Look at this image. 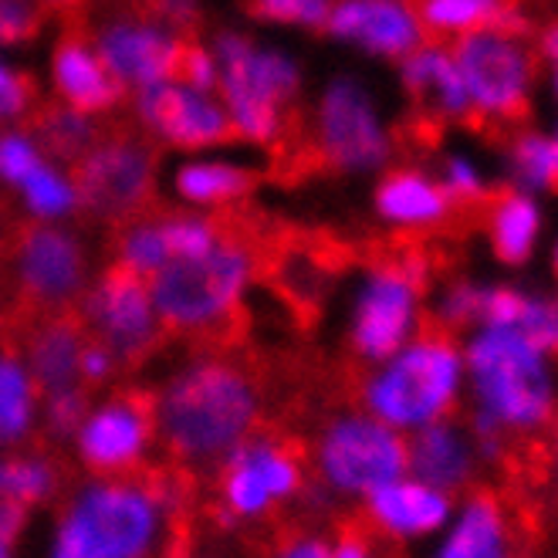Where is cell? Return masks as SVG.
I'll list each match as a JSON object with an SVG mask.
<instances>
[{
	"instance_id": "obj_21",
	"label": "cell",
	"mask_w": 558,
	"mask_h": 558,
	"mask_svg": "<svg viewBox=\"0 0 558 558\" xmlns=\"http://www.w3.org/2000/svg\"><path fill=\"white\" fill-rule=\"evenodd\" d=\"M366 514L376 524V532H386L392 538H426L450 524L453 495L403 474L369 490Z\"/></svg>"
},
{
	"instance_id": "obj_9",
	"label": "cell",
	"mask_w": 558,
	"mask_h": 558,
	"mask_svg": "<svg viewBox=\"0 0 558 558\" xmlns=\"http://www.w3.org/2000/svg\"><path fill=\"white\" fill-rule=\"evenodd\" d=\"M217 88L227 102V116L234 119L241 140L268 146L281 125V116L299 98V69L275 54L260 51L241 35H220L214 48Z\"/></svg>"
},
{
	"instance_id": "obj_32",
	"label": "cell",
	"mask_w": 558,
	"mask_h": 558,
	"mask_svg": "<svg viewBox=\"0 0 558 558\" xmlns=\"http://www.w3.org/2000/svg\"><path fill=\"white\" fill-rule=\"evenodd\" d=\"M336 0H244V11L254 21H275V24H302L322 31Z\"/></svg>"
},
{
	"instance_id": "obj_27",
	"label": "cell",
	"mask_w": 558,
	"mask_h": 558,
	"mask_svg": "<svg viewBox=\"0 0 558 558\" xmlns=\"http://www.w3.org/2000/svg\"><path fill=\"white\" fill-rule=\"evenodd\" d=\"M35 397V379L21 363L17 345L8 336H0V447H11L27 437Z\"/></svg>"
},
{
	"instance_id": "obj_40",
	"label": "cell",
	"mask_w": 558,
	"mask_h": 558,
	"mask_svg": "<svg viewBox=\"0 0 558 558\" xmlns=\"http://www.w3.org/2000/svg\"><path fill=\"white\" fill-rule=\"evenodd\" d=\"M24 508L21 501H11V498H0V542L11 545L21 529H24Z\"/></svg>"
},
{
	"instance_id": "obj_24",
	"label": "cell",
	"mask_w": 558,
	"mask_h": 558,
	"mask_svg": "<svg viewBox=\"0 0 558 558\" xmlns=\"http://www.w3.org/2000/svg\"><path fill=\"white\" fill-rule=\"evenodd\" d=\"M498 180L501 186H514L535 196L558 193V159L548 125L518 122L501 133L498 146Z\"/></svg>"
},
{
	"instance_id": "obj_6",
	"label": "cell",
	"mask_w": 558,
	"mask_h": 558,
	"mask_svg": "<svg viewBox=\"0 0 558 558\" xmlns=\"http://www.w3.org/2000/svg\"><path fill=\"white\" fill-rule=\"evenodd\" d=\"M457 69L464 75L474 129H505L529 122L542 92V61L535 31L484 27L450 41Z\"/></svg>"
},
{
	"instance_id": "obj_13",
	"label": "cell",
	"mask_w": 558,
	"mask_h": 558,
	"mask_svg": "<svg viewBox=\"0 0 558 558\" xmlns=\"http://www.w3.org/2000/svg\"><path fill=\"white\" fill-rule=\"evenodd\" d=\"M156 437V392L119 386L112 400L82 423L78 450L95 474H125L140 464L146 444Z\"/></svg>"
},
{
	"instance_id": "obj_7",
	"label": "cell",
	"mask_w": 558,
	"mask_h": 558,
	"mask_svg": "<svg viewBox=\"0 0 558 558\" xmlns=\"http://www.w3.org/2000/svg\"><path fill=\"white\" fill-rule=\"evenodd\" d=\"M308 146L318 177L379 173L397 162L403 129L379 112L376 95L363 82L339 75L308 116Z\"/></svg>"
},
{
	"instance_id": "obj_16",
	"label": "cell",
	"mask_w": 558,
	"mask_h": 558,
	"mask_svg": "<svg viewBox=\"0 0 558 558\" xmlns=\"http://www.w3.org/2000/svg\"><path fill=\"white\" fill-rule=\"evenodd\" d=\"M400 88L413 112L434 129H474V109L447 41L426 38L416 51L397 61Z\"/></svg>"
},
{
	"instance_id": "obj_2",
	"label": "cell",
	"mask_w": 558,
	"mask_h": 558,
	"mask_svg": "<svg viewBox=\"0 0 558 558\" xmlns=\"http://www.w3.org/2000/svg\"><path fill=\"white\" fill-rule=\"evenodd\" d=\"M471 413L511 440L545 434L558 416V359L518 325H481L461 336Z\"/></svg>"
},
{
	"instance_id": "obj_33",
	"label": "cell",
	"mask_w": 558,
	"mask_h": 558,
	"mask_svg": "<svg viewBox=\"0 0 558 558\" xmlns=\"http://www.w3.org/2000/svg\"><path fill=\"white\" fill-rule=\"evenodd\" d=\"M54 17L48 0H0V45H24Z\"/></svg>"
},
{
	"instance_id": "obj_12",
	"label": "cell",
	"mask_w": 558,
	"mask_h": 558,
	"mask_svg": "<svg viewBox=\"0 0 558 558\" xmlns=\"http://www.w3.org/2000/svg\"><path fill=\"white\" fill-rule=\"evenodd\" d=\"M373 214L389 238L426 241L461 217L440 177L426 162H389L373 190Z\"/></svg>"
},
{
	"instance_id": "obj_20",
	"label": "cell",
	"mask_w": 558,
	"mask_h": 558,
	"mask_svg": "<svg viewBox=\"0 0 558 558\" xmlns=\"http://www.w3.org/2000/svg\"><path fill=\"white\" fill-rule=\"evenodd\" d=\"M481 468L484 464L464 420L447 416L407 434V474L423 484L457 495L477 477Z\"/></svg>"
},
{
	"instance_id": "obj_22",
	"label": "cell",
	"mask_w": 558,
	"mask_h": 558,
	"mask_svg": "<svg viewBox=\"0 0 558 558\" xmlns=\"http://www.w3.org/2000/svg\"><path fill=\"white\" fill-rule=\"evenodd\" d=\"M434 558H518V532L508 508L490 490H477L450 518Z\"/></svg>"
},
{
	"instance_id": "obj_23",
	"label": "cell",
	"mask_w": 558,
	"mask_h": 558,
	"mask_svg": "<svg viewBox=\"0 0 558 558\" xmlns=\"http://www.w3.org/2000/svg\"><path fill=\"white\" fill-rule=\"evenodd\" d=\"M17 122H21V136L35 143V149L41 156L61 162V167L69 170L78 156H85L98 140H102L109 112L88 116V112L72 109L64 98H51V102L38 98Z\"/></svg>"
},
{
	"instance_id": "obj_17",
	"label": "cell",
	"mask_w": 558,
	"mask_h": 558,
	"mask_svg": "<svg viewBox=\"0 0 558 558\" xmlns=\"http://www.w3.org/2000/svg\"><path fill=\"white\" fill-rule=\"evenodd\" d=\"M322 31L389 64L403 61L426 41L413 0H336Z\"/></svg>"
},
{
	"instance_id": "obj_30",
	"label": "cell",
	"mask_w": 558,
	"mask_h": 558,
	"mask_svg": "<svg viewBox=\"0 0 558 558\" xmlns=\"http://www.w3.org/2000/svg\"><path fill=\"white\" fill-rule=\"evenodd\" d=\"M170 82L193 88V92H204V95L217 85V61L204 48L201 35H177Z\"/></svg>"
},
{
	"instance_id": "obj_5",
	"label": "cell",
	"mask_w": 558,
	"mask_h": 558,
	"mask_svg": "<svg viewBox=\"0 0 558 558\" xmlns=\"http://www.w3.org/2000/svg\"><path fill=\"white\" fill-rule=\"evenodd\" d=\"M159 143L149 129L125 116L109 112L106 133L64 173L75 193V210L85 223H122L156 201Z\"/></svg>"
},
{
	"instance_id": "obj_14",
	"label": "cell",
	"mask_w": 558,
	"mask_h": 558,
	"mask_svg": "<svg viewBox=\"0 0 558 558\" xmlns=\"http://www.w3.org/2000/svg\"><path fill=\"white\" fill-rule=\"evenodd\" d=\"M136 119L149 129L159 146L201 149L241 140L234 119L220 106H214L204 92L173 82L143 85L136 92Z\"/></svg>"
},
{
	"instance_id": "obj_26",
	"label": "cell",
	"mask_w": 558,
	"mask_h": 558,
	"mask_svg": "<svg viewBox=\"0 0 558 558\" xmlns=\"http://www.w3.org/2000/svg\"><path fill=\"white\" fill-rule=\"evenodd\" d=\"M434 173L440 177L444 190L450 193V201L457 210H477L490 201V193L501 186L495 159H487L474 146H447L440 149Z\"/></svg>"
},
{
	"instance_id": "obj_10",
	"label": "cell",
	"mask_w": 558,
	"mask_h": 558,
	"mask_svg": "<svg viewBox=\"0 0 558 558\" xmlns=\"http://www.w3.org/2000/svg\"><path fill=\"white\" fill-rule=\"evenodd\" d=\"M88 332L102 342L119 363V373L140 369L170 342L153 305L149 278L119 257H106L102 271L78 299Z\"/></svg>"
},
{
	"instance_id": "obj_39",
	"label": "cell",
	"mask_w": 558,
	"mask_h": 558,
	"mask_svg": "<svg viewBox=\"0 0 558 558\" xmlns=\"http://www.w3.org/2000/svg\"><path fill=\"white\" fill-rule=\"evenodd\" d=\"M332 558H373V538L363 529H345L339 542L328 548Z\"/></svg>"
},
{
	"instance_id": "obj_34",
	"label": "cell",
	"mask_w": 558,
	"mask_h": 558,
	"mask_svg": "<svg viewBox=\"0 0 558 558\" xmlns=\"http://www.w3.org/2000/svg\"><path fill=\"white\" fill-rule=\"evenodd\" d=\"M92 386L78 383L61 392H51L48 407H45V426L51 437H72L75 430H82V423L88 420V407H92Z\"/></svg>"
},
{
	"instance_id": "obj_19",
	"label": "cell",
	"mask_w": 558,
	"mask_h": 558,
	"mask_svg": "<svg viewBox=\"0 0 558 558\" xmlns=\"http://www.w3.org/2000/svg\"><path fill=\"white\" fill-rule=\"evenodd\" d=\"M481 227L487 254L505 271H524L535 265L548 238V207L545 196L524 193L514 186H498L481 207Z\"/></svg>"
},
{
	"instance_id": "obj_47",
	"label": "cell",
	"mask_w": 558,
	"mask_h": 558,
	"mask_svg": "<svg viewBox=\"0 0 558 558\" xmlns=\"http://www.w3.org/2000/svg\"><path fill=\"white\" fill-rule=\"evenodd\" d=\"M0 312H4V305H0Z\"/></svg>"
},
{
	"instance_id": "obj_36",
	"label": "cell",
	"mask_w": 558,
	"mask_h": 558,
	"mask_svg": "<svg viewBox=\"0 0 558 558\" xmlns=\"http://www.w3.org/2000/svg\"><path fill=\"white\" fill-rule=\"evenodd\" d=\"M41 162V153L35 149V143H31L27 136L21 133H11V136H0V177H4L8 183H17L35 170Z\"/></svg>"
},
{
	"instance_id": "obj_25",
	"label": "cell",
	"mask_w": 558,
	"mask_h": 558,
	"mask_svg": "<svg viewBox=\"0 0 558 558\" xmlns=\"http://www.w3.org/2000/svg\"><path fill=\"white\" fill-rule=\"evenodd\" d=\"M426 38L457 41L484 27L535 31V21L524 14L518 0H413Z\"/></svg>"
},
{
	"instance_id": "obj_38",
	"label": "cell",
	"mask_w": 558,
	"mask_h": 558,
	"mask_svg": "<svg viewBox=\"0 0 558 558\" xmlns=\"http://www.w3.org/2000/svg\"><path fill=\"white\" fill-rule=\"evenodd\" d=\"M535 51L542 61V92L548 102L558 109V21H548L545 27H535Z\"/></svg>"
},
{
	"instance_id": "obj_11",
	"label": "cell",
	"mask_w": 558,
	"mask_h": 558,
	"mask_svg": "<svg viewBox=\"0 0 558 558\" xmlns=\"http://www.w3.org/2000/svg\"><path fill=\"white\" fill-rule=\"evenodd\" d=\"M315 457L328 487L366 498L369 490L407 474V434L366 410L342 413L325 426Z\"/></svg>"
},
{
	"instance_id": "obj_18",
	"label": "cell",
	"mask_w": 558,
	"mask_h": 558,
	"mask_svg": "<svg viewBox=\"0 0 558 558\" xmlns=\"http://www.w3.org/2000/svg\"><path fill=\"white\" fill-rule=\"evenodd\" d=\"M92 35L98 54H102V61L122 85L143 88L153 82H170L177 48V35H170V31H162L136 14L106 8L102 21H92Z\"/></svg>"
},
{
	"instance_id": "obj_45",
	"label": "cell",
	"mask_w": 558,
	"mask_h": 558,
	"mask_svg": "<svg viewBox=\"0 0 558 558\" xmlns=\"http://www.w3.org/2000/svg\"><path fill=\"white\" fill-rule=\"evenodd\" d=\"M548 133H551V143H555V159H558V116L548 122Z\"/></svg>"
},
{
	"instance_id": "obj_8",
	"label": "cell",
	"mask_w": 558,
	"mask_h": 558,
	"mask_svg": "<svg viewBox=\"0 0 558 558\" xmlns=\"http://www.w3.org/2000/svg\"><path fill=\"white\" fill-rule=\"evenodd\" d=\"M156 508L149 481L92 484L64 518L51 558H143L156 542Z\"/></svg>"
},
{
	"instance_id": "obj_31",
	"label": "cell",
	"mask_w": 558,
	"mask_h": 558,
	"mask_svg": "<svg viewBox=\"0 0 558 558\" xmlns=\"http://www.w3.org/2000/svg\"><path fill=\"white\" fill-rule=\"evenodd\" d=\"M21 190L27 196L31 210H35L38 217L54 220L61 214L75 210V193H72L69 180H61L51 167H45V159L21 180Z\"/></svg>"
},
{
	"instance_id": "obj_46",
	"label": "cell",
	"mask_w": 558,
	"mask_h": 558,
	"mask_svg": "<svg viewBox=\"0 0 558 558\" xmlns=\"http://www.w3.org/2000/svg\"><path fill=\"white\" fill-rule=\"evenodd\" d=\"M0 558H11V551H8V545H4V542H0Z\"/></svg>"
},
{
	"instance_id": "obj_41",
	"label": "cell",
	"mask_w": 558,
	"mask_h": 558,
	"mask_svg": "<svg viewBox=\"0 0 558 558\" xmlns=\"http://www.w3.org/2000/svg\"><path fill=\"white\" fill-rule=\"evenodd\" d=\"M278 558H332V555H328V545L318 538H299V542H291Z\"/></svg>"
},
{
	"instance_id": "obj_29",
	"label": "cell",
	"mask_w": 558,
	"mask_h": 558,
	"mask_svg": "<svg viewBox=\"0 0 558 558\" xmlns=\"http://www.w3.org/2000/svg\"><path fill=\"white\" fill-rule=\"evenodd\" d=\"M58 487V471L48 457H8L0 461V498L21 505L45 501Z\"/></svg>"
},
{
	"instance_id": "obj_15",
	"label": "cell",
	"mask_w": 558,
	"mask_h": 558,
	"mask_svg": "<svg viewBox=\"0 0 558 558\" xmlns=\"http://www.w3.org/2000/svg\"><path fill=\"white\" fill-rule=\"evenodd\" d=\"M61 35L54 45V88L72 109L102 116L125 102V85L102 61L92 35V8L61 17Z\"/></svg>"
},
{
	"instance_id": "obj_28",
	"label": "cell",
	"mask_w": 558,
	"mask_h": 558,
	"mask_svg": "<svg viewBox=\"0 0 558 558\" xmlns=\"http://www.w3.org/2000/svg\"><path fill=\"white\" fill-rule=\"evenodd\" d=\"M260 183H268L265 173L244 170V167H227V162H193L183 167L177 177V190L193 204H238L254 196Z\"/></svg>"
},
{
	"instance_id": "obj_44",
	"label": "cell",
	"mask_w": 558,
	"mask_h": 558,
	"mask_svg": "<svg viewBox=\"0 0 558 558\" xmlns=\"http://www.w3.org/2000/svg\"><path fill=\"white\" fill-rule=\"evenodd\" d=\"M11 217H14V210L8 207V201H4V196H0V227H4V223H8Z\"/></svg>"
},
{
	"instance_id": "obj_37",
	"label": "cell",
	"mask_w": 558,
	"mask_h": 558,
	"mask_svg": "<svg viewBox=\"0 0 558 558\" xmlns=\"http://www.w3.org/2000/svg\"><path fill=\"white\" fill-rule=\"evenodd\" d=\"M41 98L38 92V82L31 75H21V72H11L0 64V116H11V119H21L31 106H35Z\"/></svg>"
},
{
	"instance_id": "obj_1",
	"label": "cell",
	"mask_w": 558,
	"mask_h": 558,
	"mask_svg": "<svg viewBox=\"0 0 558 558\" xmlns=\"http://www.w3.org/2000/svg\"><path fill=\"white\" fill-rule=\"evenodd\" d=\"M284 386V355L241 345L231 352H196L180 376L156 397V437L180 471L220 464L265 413L268 389Z\"/></svg>"
},
{
	"instance_id": "obj_42",
	"label": "cell",
	"mask_w": 558,
	"mask_h": 558,
	"mask_svg": "<svg viewBox=\"0 0 558 558\" xmlns=\"http://www.w3.org/2000/svg\"><path fill=\"white\" fill-rule=\"evenodd\" d=\"M545 260H548V275H551V284L558 288V234L545 244Z\"/></svg>"
},
{
	"instance_id": "obj_4",
	"label": "cell",
	"mask_w": 558,
	"mask_h": 558,
	"mask_svg": "<svg viewBox=\"0 0 558 558\" xmlns=\"http://www.w3.org/2000/svg\"><path fill=\"white\" fill-rule=\"evenodd\" d=\"M389 241L392 244L363 257V281L352 302L349 352L359 366L383 363L430 325V288L437 281L434 251L410 238Z\"/></svg>"
},
{
	"instance_id": "obj_3",
	"label": "cell",
	"mask_w": 558,
	"mask_h": 558,
	"mask_svg": "<svg viewBox=\"0 0 558 558\" xmlns=\"http://www.w3.org/2000/svg\"><path fill=\"white\" fill-rule=\"evenodd\" d=\"M355 397L366 413L400 434L457 416L468 400L464 345L437 325H426L403 349L376 366H363Z\"/></svg>"
},
{
	"instance_id": "obj_43",
	"label": "cell",
	"mask_w": 558,
	"mask_h": 558,
	"mask_svg": "<svg viewBox=\"0 0 558 558\" xmlns=\"http://www.w3.org/2000/svg\"><path fill=\"white\" fill-rule=\"evenodd\" d=\"M548 461H551V474H555V481H558V416H555V423L548 426Z\"/></svg>"
},
{
	"instance_id": "obj_35",
	"label": "cell",
	"mask_w": 558,
	"mask_h": 558,
	"mask_svg": "<svg viewBox=\"0 0 558 558\" xmlns=\"http://www.w3.org/2000/svg\"><path fill=\"white\" fill-rule=\"evenodd\" d=\"M521 328L558 359V288H535L532 284Z\"/></svg>"
}]
</instances>
